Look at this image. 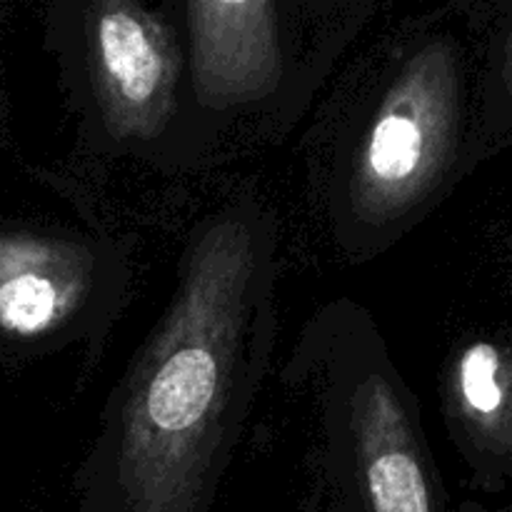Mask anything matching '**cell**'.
<instances>
[{
  "label": "cell",
  "instance_id": "obj_4",
  "mask_svg": "<svg viewBox=\"0 0 512 512\" xmlns=\"http://www.w3.org/2000/svg\"><path fill=\"white\" fill-rule=\"evenodd\" d=\"M88 55L95 93L120 135L148 138L165 120L180 73L173 30L135 3H100L88 10Z\"/></svg>",
  "mask_w": 512,
  "mask_h": 512
},
{
  "label": "cell",
  "instance_id": "obj_1",
  "mask_svg": "<svg viewBox=\"0 0 512 512\" xmlns=\"http://www.w3.org/2000/svg\"><path fill=\"white\" fill-rule=\"evenodd\" d=\"M275 220L240 200L198 225L168 308L75 473L80 512H210L275 340Z\"/></svg>",
  "mask_w": 512,
  "mask_h": 512
},
{
  "label": "cell",
  "instance_id": "obj_8",
  "mask_svg": "<svg viewBox=\"0 0 512 512\" xmlns=\"http://www.w3.org/2000/svg\"><path fill=\"white\" fill-rule=\"evenodd\" d=\"M455 512H512V505H510V508H503V510H488V508H483V505H478V503H465V505H460V510H455Z\"/></svg>",
  "mask_w": 512,
  "mask_h": 512
},
{
  "label": "cell",
  "instance_id": "obj_3",
  "mask_svg": "<svg viewBox=\"0 0 512 512\" xmlns=\"http://www.w3.org/2000/svg\"><path fill=\"white\" fill-rule=\"evenodd\" d=\"M470 58L453 33L413 45L385 88L348 170V208L363 230L413 220L473 165Z\"/></svg>",
  "mask_w": 512,
  "mask_h": 512
},
{
  "label": "cell",
  "instance_id": "obj_6",
  "mask_svg": "<svg viewBox=\"0 0 512 512\" xmlns=\"http://www.w3.org/2000/svg\"><path fill=\"white\" fill-rule=\"evenodd\" d=\"M445 425L473 485L500 493L512 483V335H475L443 375Z\"/></svg>",
  "mask_w": 512,
  "mask_h": 512
},
{
  "label": "cell",
  "instance_id": "obj_2",
  "mask_svg": "<svg viewBox=\"0 0 512 512\" xmlns=\"http://www.w3.org/2000/svg\"><path fill=\"white\" fill-rule=\"evenodd\" d=\"M290 368L318 388L325 468L350 510L450 512L418 403L363 308H325Z\"/></svg>",
  "mask_w": 512,
  "mask_h": 512
},
{
  "label": "cell",
  "instance_id": "obj_5",
  "mask_svg": "<svg viewBox=\"0 0 512 512\" xmlns=\"http://www.w3.org/2000/svg\"><path fill=\"white\" fill-rule=\"evenodd\" d=\"M113 270V260L78 240L0 235V330L23 340L68 335L93 318Z\"/></svg>",
  "mask_w": 512,
  "mask_h": 512
},
{
  "label": "cell",
  "instance_id": "obj_7",
  "mask_svg": "<svg viewBox=\"0 0 512 512\" xmlns=\"http://www.w3.org/2000/svg\"><path fill=\"white\" fill-rule=\"evenodd\" d=\"M512 143V3H500L490 15L483 63L473 103V163Z\"/></svg>",
  "mask_w": 512,
  "mask_h": 512
}]
</instances>
